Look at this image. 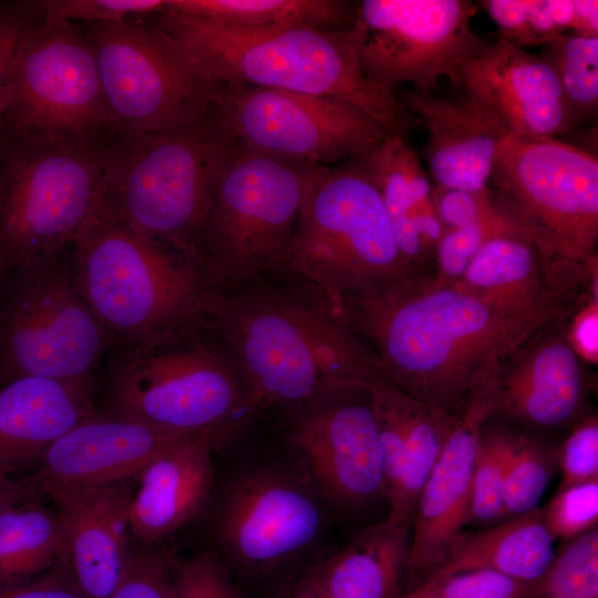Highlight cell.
I'll return each instance as SVG.
<instances>
[{
  "mask_svg": "<svg viewBox=\"0 0 598 598\" xmlns=\"http://www.w3.org/2000/svg\"><path fill=\"white\" fill-rule=\"evenodd\" d=\"M554 72L578 123L598 111V37L567 32L544 44L539 55Z\"/></svg>",
  "mask_w": 598,
  "mask_h": 598,
  "instance_id": "33",
  "label": "cell"
},
{
  "mask_svg": "<svg viewBox=\"0 0 598 598\" xmlns=\"http://www.w3.org/2000/svg\"><path fill=\"white\" fill-rule=\"evenodd\" d=\"M322 498L303 476L249 470L226 491L216 517L223 553L240 569L265 575L305 553L323 527Z\"/></svg>",
  "mask_w": 598,
  "mask_h": 598,
  "instance_id": "17",
  "label": "cell"
},
{
  "mask_svg": "<svg viewBox=\"0 0 598 598\" xmlns=\"http://www.w3.org/2000/svg\"><path fill=\"white\" fill-rule=\"evenodd\" d=\"M491 413L487 389L452 424L420 493L405 567V575L419 579L415 585L446 563L468 524L472 475L482 427Z\"/></svg>",
  "mask_w": 598,
  "mask_h": 598,
  "instance_id": "20",
  "label": "cell"
},
{
  "mask_svg": "<svg viewBox=\"0 0 598 598\" xmlns=\"http://www.w3.org/2000/svg\"><path fill=\"white\" fill-rule=\"evenodd\" d=\"M488 186L550 258L597 261L598 157L558 138L509 136Z\"/></svg>",
  "mask_w": 598,
  "mask_h": 598,
  "instance_id": "11",
  "label": "cell"
},
{
  "mask_svg": "<svg viewBox=\"0 0 598 598\" xmlns=\"http://www.w3.org/2000/svg\"><path fill=\"white\" fill-rule=\"evenodd\" d=\"M597 296L590 295L563 321L569 343L586 364L597 363Z\"/></svg>",
  "mask_w": 598,
  "mask_h": 598,
  "instance_id": "48",
  "label": "cell"
},
{
  "mask_svg": "<svg viewBox=\"0 0 598 598\" xmlns=\"http://www.w3.org/2000/svg\"><path fill=\"white\" fill-rule=\"evenodd\" d=\"M498 37L517 47L544 45L571 32L575 0H482Z\"/></svg>",
  "mask_w": 598,
  "mask_h": 598,
  "instance_id": "35",
  "label": "cell"
},
{
  "mask_svg": "<svg viewBox=\"0 0 598 598\" xmlns=\"http://www.w3.org/2000/svg\"><path fill=\"white\" fill-rule=\"evenodd\" d=\"M63 556V533L54 508L33 499L0 515V586L35 578Z\"/></svg>",
  "mask_w": 598,
  "mask_h": 598,
  "instance_id": "32",
  "label": "cell"
},
{
  "mask_svg": "<svg viewBox=\"0 0 598 598\" xmlns=\"http://www.w3.org/2000/svg\"><path fill=\"white\" fill-rule=\"evenodd\" d=\"M558 488L598 478V419L588 415L571 427L558 448Z\"/></svg>",
  "mask_w": 598,
  "mask_h": 598,
  "instance_id": "45",
  "label": "cell"
},
{
  "mask_svg": "<svg viewBox=\"0 0 598 598\" xmlns=\"http://www.w3.org/2000/svg\"><path fill=\"white\" fill-rule=\"evenodd\" d=\"M468 0H363L349 28L364 73L394 95L404 85L434 93L447 78L457 87L463 64L491 42L473 28Z\"/></svg>",
  "mask_w": 598,
  "mask_h": 598,
  "instance_id": "14",
  "label": "cell"
},
{
  "mask_svg": "<svg viewBox=\"0 0 598 598\" xmlns=\"http://www.w3.org/2000/svg\"><path fill=\"white\" fill-rule=\"evenodd\" d=\"M395 95L427 130L423 154L435 185L468 190L488 186L511 134L487 104L463 89L454 97L408 87Z\"/></svg>",
  "mask_w": 598,
  "mask_h": 598,
  "instance_id": "24",
  "label": "cell"
},
{
  "mask_svg": "<svg viewBox=\"0 0 598 598\" xmlns=\"http://www.w3.org/2000/svg\"><path fill=\"white\" fill-rule=\"evenodd\" d=\"M307 288L260 277L216 297L206 330L237 361L258 406L292 413L332 386L379 378L367 342Z\"/></svg>",
  "mask_w": 598,
  "mask_h": 598,
  "instance_id": "2",
  "label": "cell"
},
{
  "mask_svg": "<svg viewBox=\"0 0 598 598\" xmlns=\"http://www.w3.org/2000/svg\"><path fill=\"white\" fill-rule=\"evenodd\" d=\"M432 198L445 231L480 223L507 206L505 198L491 186L468 190L434 185Z\"/></svg>",
  "mask_w": 598,
  "mask_h": 598,
  "instance_id": "42",
  "label": "cell"
},
{
  "mask_svg": "<svg viewBox=\"0 0 598 598\" xmlns=\"http://www.w3.org/2000/svg\"><path fill=\"white\" fill-rule=\"evenodd\" d=\"M518 435L505 424L487 421L483 425L472 475L468 523L487 526L501 522L504 485Z\"/></svg>",
  "mask_w": 598,
  "mask_h": 598,
  "instance_id": "34",
  "label": "cell"
},
{
  "mask_svg": "<svg viewBox=\"0 0 598 598\" xmlns=\"http://www.w3.org/2000/svg\"><path fill=\"white\" fill-rule=\"evenodd\" d=\"M0 126L81 144L116 133L81 24L48 23L40 9L18 48Z\"/></svg>",
  "mask_w": 598,
  "mask_h": 598,
  "instance_id": "13",
  "label": "cell"
},
{
  "mask_svg": "<svg viewBox=\"0 0 598 598\" xmlns=\"http://www.w3.org/2000/svg\"><path fill=\"white\" fill-rule=\"evenodd\" d=\"M38 495L25 478L16 480L0 468V515L23 503L37 499Z\"/></svg>",
  "mask_w": 598,
  "mask_h": 598,
  "instance_id": "49",
  "label": "cell"
},
{
  "mask_svg": "<svg viewBox=\"0 0 598 598\" xmlns=\"http://www.w3.org/2000/svg\"><path fill=\"white\" fill-rule=\"evenodd\" d=\"M0 598H86L61 559L47 573L27 581L0 586Z\"/></svg>",
  "mask_w": 598,
  "mask_h": 598,
  "instance_id": "47",
  "label": "cell"
},
{
  "mask_svg": "<svg viewBox=\"0 0 598 598\" xmlns=\"http://www.w3.org/2000/svg\"><path fill=\"white\" fill-rule=\"evenodd\" d=\"M172 598H241L219 558L202 553L174 569Z\"/></svg>",
  "mask_w": 598,
  "mask_h": 598,
  "instance_id": "43",
  "label": "cell"
},
{
  "mask_svg": "<svg viewBox=\"0 0 598 598\" xmlns=\"http://www.w3.org/2000/svg\"><path fill=\"white\" fill-rule=\"evenodd\" d=\"M557 468V448L539 439L519 433L504 485L501 522L538 508L537 505Z\"/></svg>",
  "mask_w": 598,
  "mask_h": 598,
  "instance_id": "36",
  "label": "cell"
},
{
  "mask_svg": "<svg viewBox=\"0 0 598 598\" xmlns=\"http://www.w3.org/2000/svg\"><path fill=\"white\" fill-rule=\"evenodd\" d=\"M285 271L312 286L332 309L414 278L381 193L359 158L316 172L299 210Z\"/></svg>",
  "mask_w": 598,
  "mask_h": 598,
  "instance_id": "6",
  "label": "cell"
},
{
  "mask_svg": "<svg viewBox=\"0 0 598 598\" xmlns=\"http://www.w3.org/2000/svg\"><path fill=\"white\" fill-rule=\"evenodd\" d=\"M543 509L553 537L570 540L595 527L598 520V478L558 488Z\"/></svg>",
  "mask_w": 598,
  "mask_h": 598,
  "instance_id": "41",
  "label": "cell"
},
{
  "mask_svg": "<svg viewBox=\"0 0 598 598\" xmlns=\"http://www.w3.org/2000/svg\"><path fill=\"white\" fill-rule=\"evenodd\" d=\"M71 260L81 293L117 344L155 347L207 329L219 290L199 261L93 215Z\"/></svg>",
  "mask_w": 598,
  "mask_h": 598,
  "instance_id": "5",
  "label": "cell"
},
{
  "mask_svg": "<svg viewBox=\"0 0 598 598\" xmlns=\"http://www.w3.org/2000/svg\"><path fill=\"white\" fill-rule=\"evenodd\" d=\"M147 19L214 83L251 85L346 102L404 140L422 126L396 95L364 73L349 29L239 28L166 8Z\"/></svg>",
  "mask_w": 598,
  "mask_h": 598,
  "instance_id": "3",
  "label": "cell"
},
{
  "mask_svg": "<svg viewBox=\"0 0 598 598\" xmlns=\"http://www.w3.org/2000/svg\"><path fill=\"white\" fill-rule=\"evenodd\" d=\"M381 193L396 241L410 272L429 276L444 235L430 177L406 140L389 134L359 158Z\"/></svg>",
  "mask_w": 598,
  "mask_h": 598,
  "instance_id": "28",
  "label": "cell"
},
{
  "mask_svg": "<svg viewBox=\"0 0 598 598\" xmlns=\"http://www.w3.org/2000/svg\"><path fill=\"white\" fill-rule=\"evenodd\" d=\"M537 582L513 579L496 571L475 569L424 580L394 598H536Z\"/></svg>",
  "mask_w": 598,
  "mask_h": 598,
  "instance_id": "39",
  "label": "cell"
},
{
  "mask_svg": "<svg viewBox=\"0 0 598 598\" xmlns=\"http://www.w3.org/2000/svg\"><path fill=\"white\" fill-rule=\"evenodd\" d=\"M379 427L388 516L413 519L420 493L454 422L378 378L370 384Z\"/></svg>",
  "mask_w": 598,
  "mask_h": 598,
  "instance_id": "26",
  "label": "cell"
},
{
  "mask_svg": "<svg viewBox=\"0 0 598 598\" xmlns=\"http://www.w3.org/2000/svg\"><path fill=\"white\" fill-rule=\"evenodd\" d=\"M513 320L537 328L563 322L597 292V261L554 259L525 235L486 241L456 282Z\"/></svg>",
  "mask_w": 598,
  "mask_h": 598,
  "instance_id": "18",
  "label": "cell"
},
{
  "mask_svg": "<svg viewBox=\"0 0 598 598\" xmlns=\"http://www.w3.org/2000/svg\"><path fill=\"white\" fill-rule=\"evenodd\" d=\"M100 406L109 415L179 434L235 430L258 404L237 361L207 330L106 357Z\"/></svg>",
  "mask_w": 598,
  "mask_h": 598,
  "instance_id": "7",
  "label": "cell"
},
{
  "mask_svg": "<svg viewBox=\"0 0 598 598\" xmlns=\"http://www.w3.org/2000/svg\"><path fill=\"white\" fill-rule=\"evenodd\" d=\"M554 540L538 507L486 530L464 533L446 563L424 580L486 569L519 581L538 582L555 556Z\"/></svg>",
  "mask_w": 598,
  "mask_h": 598,
  "instance_id": "30",
  "label": "cell"
},
{
  "mask_svg": "<svg viewBox=\"0 0 598 598\" xmlns=\"http://www.w3.org/2000/svg\"><path fill=\"white\" fill-rule=\"evenodd\" d=\"M216 436H188L157 455L137 476L130 504L131 533L142 543L161 540L195 518L214 483Z\"/></svg>",
  "mask_w": 598,
  "mask_h": 598,
  "instance_id": "27",
  "label": "cell"
},
{
  "mask_svg": "<svg viewBox=\"0 0 598 598\" xmlns=\"http://www.w3.org/2000/svg\"><path fill=\"white\" fill-rule=\"evenodd\" d=\"M502 235L529 237L508 203L503 210L480 223L445 231L436 250L435 276L445 281L457 282L481 247Z\"/></svg>",
  "mask_w": 598,
  "mask_h": 598,
  "instance_id": "38",
  "label": "cell"
},
{
  "mask_svg": "<svg viewBox=\"0 0 598 598\" xmlns=\"http://www.w3.org/2000/svg\"><path fill=\"white\" fill-rule=\"evenodd\" d=\"M283 598H317L299 584H295Z\"/></svg>",
  "mask_w": 598,
  "mask_h": 598,
  "instance_id": "51",
  "label": "cell"
},
{
  "mask_svg": "<svg viewBox=\"0 0 598 598\" xmlns=\"http://www.w3.org/2000/svg\"><path fill=\"white\" fill-rule=\"evenodd\" d=\"M319 167L235 144L217 179L197 249L219 291L285 271L299 210Z\"/></svg>",
  "mask_w": 598,
  "mask_h": 598,
  "instance_id": "9",
  "label": "cell"
},
{
  "mask_svg": "<svg viewBox=\"0 0 598 598\" xmlns=\"http://www.w3.org/2000/svg\"><path fill=\"white\" fill-rule=\"evenodd\" d=\"M165 8L250 29L308 25L347 30L355 12V6L340 0H166Z\"/></svg>",
  "mask_w": 598,
  "mask_h": 598,
  "instance_id": "31",
  "label": "cell"
},
{
  "mask_svg": "<svg viewBox=\"0 0 598 598\" xmlns=\"http://www.w3.org/2000/svg\"><path fill=\"white\" fill-rule=\"evenodd\" d=\"M536 598H598L597 527L568 540L537 582Z\"/></svg>",
  "mask_w": 598,
  "mask_h": 598,
  "instance_id": "37",
  "label": "cell"
},
{
  "mask_svg": "<svg viewBox=\"0 0 598 598\" xmlns=\"http://www.w3.org/2000/svg\"><path fill=\"white\" fill-rule=\"evenodd\" d=\"M166 0H41V17L48 23L92 24L150 17L165 8Z\"/></svg>",
  "mask_w": 598,
  "mask_h": 598,
  "instance_id": "40",
  "label": "cell"
},
{
  "mask_svg": "<svg viewBox=\"0 0 598 598\" xmlns=\"http://www.w3.org/2000/svg\"><path fill=\"white\" fill-rule=\"evenodd\" d=\"M6 279H7L6 271L2 264L0 262V295H1Z\"/></svg>",
  "mask_w": 598,
  "mask_h": 598,
  "instance_id": "52",
  "label": "cell"
},
{
  "mask_svg": "<svg viewBox=\"0 0 598 598\" xmlns=\"http://www.w3.org/2000/svg\"><path fill=\"white\" fill-rule=\"evenodd\" d=\"M109 142L81 144L0 126V262L7 278L24 262L72 247L94 213Z\"/></svg>",
  "mask_w": 598,
  "mask_h": 598,
  "instance_id": "8",
  "label": "cell"
},
{
  "mask_svg": "<svg viewBox=\"0 0 598 598\" xmlns=\"http://www.w3.org/2000/svg\"><path fill=\"white\" fill-rule=\"evenodd\" d=\"M496 419L529 431L573 427L586 416L587 364L569 343L563 322L545 324L499 367L488 388Z\"/></svg>",
  "mask_w": 598,
  "mask_h": 598,
  "instance_id": "19",
  "label": "cell"
},
{
  "mask_svg": "<svg viewBox=\"0 0 598 598\" xmlns=\"http://www.w3.org/2000/svg\"><path fill=\"white\" fill-rule=\"evenodd\" d=\"M38 495L54 504L63 539L65 563L86 598H110L126 571L130 504L133 489L127 483L105 486L42 484Z\"/></svg>",
  "mask_w": 598,
  "mask_h": 598,
  "instance_id": "21",
  "label": "cell"
},
{
  "mask_svg": "<svg viewBox=\"0 0 598 598\" xmlns=\"http://www.w3.org/2000/svg\"><path fill=\"white\" fill-rule=\"evenodd\" d=\"M81 25L116 132L168 131L212 111L216 84L204 78L147 17Z\"/></svg>",
  "mask_w": 598,
  "mask_h": 598,
  "instance_id": "12",
  "label": "cell"
},
{
  "mask_svg": "<svg viewBox=\"0 0 598 598\" xmlns=\"http://www.w3.org/2000/svg\"><path fill=\"white\" fill-rule=\"evenodd\" d=\"M117 346L81 293L66 251L18 267L0 295V384L95 377Z\"/></svg>",
  "mask_w": 598,
  "mask_h": 598,
  "instance_id": "10",
  "label": "cell"
},
{
  "mask_svg": "<svg viewBox=\"0 0 598 598\" xmlns=\"http://www.w3.org/2000/svg\"><path fill=\"white\" fill-rule=\"evenodd\" d=\"M457 87L487 104L511 136L557 138L579 124L551 69L498 35L463 64Z\"/></svg>",
  "mask_w": 598,
  "mask_h": 598,
  "instance_id": "22",
  "label": "cell"
},
{
  "mask_svg": "<svg viewBox=\"0 0 598 598\" xmlns=\"http://www.w3.org/2000/svg\"><path fill=\"white\" fill-rule=\"evenodd\" d=\"M95 377H19L0 384V468L12 475L96 411Z\"/></svg>",
  "mask_w": 598,
  "mask_h": 598,
  "instance_id": "25",
  "label": "cell"
},
{
  "mask_svg": "<svg viewBox=\"0 0 598 598\" xmlns=\"http://www.w3.org/2000/svg\"><path fill=\"white\" fill-rule=\"evenodd\" d=\"M216 84L214 112L240 147L315 166L365 155L389 134L360 109L282 90Z\"/></svg>",
  "mask_w": 598,
  "mask_h": 598,
  "instance_id": "15",
  "label": "cell"
},
{
  "mask_svg": "<svg viewBox=\"0 0 598 598\" xmlns=\"http://www.w3.org/2000/svg\"><path fill=\"white\" fill-rule=\"evenodd\" d=\"M371 383L332 386L292 412L291 447L318 495L344 511L384 495Z\"/></svg>",
  "mask_w": 598,
  "mask_h": 598,
  "instance_id": "16",
  "label": "cell"
},
{
  "mask_svg": "<svg viewBox=\"0 0 598 598\" xmlns=\"http://www.w3.org/2000/svg\"><path fill=\"white\" fill-rule=\"evenodd\" d=\"M334 313L370 347L379 378L454 422L537 329L456 282L410 278Z\"/></svg>",
  "mask_w": 598,
  "mask_h": 598,
  "instance_id": "1",
  "label": "cell"
},
{
  "mask_svg": "<svg viewBox=\"0 0 598 598\" xmlns=\"http://www.w3.org/2000/svg\"><path fill=\"white\" fill-rule=\"evenodd\" d=\"M585 37H598V1L575 0L573 31Z\"/></svg>",
  "mask_w": 598,
  "mask_h": 598,
  "instance_id": "50",
  "label": "cell"
},
{
  "mask_svg": "<svg viewBox=\"0 0 598 598\" xmlns=\"http://www.w3.org/2000/svg\"><path fill=\"white\" fill-rule=\"evenodd\" d=\"M192 435L195 434L174 433L96 410L54 442L27 480L33 489L42 484L127 483L162 452Z\"/></svg>",
  "mask_w": 598,
  "mask_h": 598,
  "instance_id": "23",
  "label": "cell"
},
{
  "mask_svg": "<svg viewBox=\"0 0 598 598\" xmlns=\"http://www.w3.org/2000/svg\"><path fill=\"white\" fill-rule=\"evenodd\" d=\"M234 147L214 109L168 131L116 132L93 216L200 262L198 244Z\"/></svg>",
  "mask_w": 598,
  "mask_h": 598,
  "instance_id": "4",
  "label": "cell"
},
{
  "mask_svg": "<svg viewBox=\"0 0 598 598\" xmlns=\"http://www.w3.org/2000/svg\"><path fill=\"white\" fill-rule=\"evenodd\" d=\"M40 14L39 1H0V125L6 112L12 65L29 25Z\"/></svg>",
  "mask_w": 598,
  "mask_h": 598,
  "instance_id": "46",
  "label": "cell"
},
{
  "mask_svg": "<svg viewBox=\"0 0 598 598\" xmlns=\"http://www.w3.org/2000/svg\"><path fill=\"white\" fill-rule=\"evenodd\" d=\"M173 573L164 554L132 549L124 577L110 598H172Z\"/></svg>",
  "mask_w": 598,
  "mask_h": 598,
  "instance_id": "44",
  "label": "cell"
},
{
  "mask_svg": "<svg viewBox=\"0 0 598 598\" xmlns=\"http://www.w3.org/2000/svg\"><path fill=\"white\" fill-rule=\"evenodd\" d=\"M412 523L386 516L308 567L297 584L317 598H394L405 576Z\"/></svg>",
  "mask_w": 598,
  "mask_h": 598,
  "instance_id": "29",
  "label": "cell"
}]
</instances>
